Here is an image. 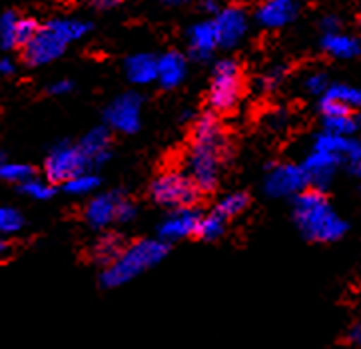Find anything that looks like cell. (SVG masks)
<instances>
[{
	"label": "cell",
	"instance_id": "obj_1",
	"mask_svg": "<svg viewBox=\"0 0 361 349\" xmlns=\"http://www.w3.org/2000/svg\"><path fill=\"white\" fill-rule=\"evenodd\" d=\"M228 154V138L214 112H204L194 122L192 144L186 154L188 176L196 182L200 192H212L220 180L221 162Z\"/></svg>",
	"mask_w": 361,
	"mask_h": 349
},
{
	"label": "cell",
	"instance_id": "obj_2",
	"mask_svg": "<svg viewBox=\"0 0 361 349\" xmlns=\"http://www.w3.org/2000/svg\"><path fill=\"white\" fill-rule=\"evenodd\" d=\"M293 220L310 242H338L348 232V221L339 218L322 190H303L293 200Z\"/></svg>",
	"mask_w": 361,
	"mask_h": 349
},
{
	"label": "cell",
	"instance_id": "obj_3",
	"mask_svg": "<svg viewBox=\"0 0 361 349\" xmlns=\"http://www.w3.org/2000/svg\"><path fill=\"white\" fill-rule=\"evenodd\" d=\"M90 32V24L76 18H54L40 26L38 35L24 47V60L30 66H44L64 54L66 47Z\"/></svg>",
	"mask_w": 361,
	"mask_h": 349
},
{
	"label": "cell",
	"instance_id": "obj_4",
	"mask_svg": "<svg viewBox=\"0 0 361 349\" xmlns=\"http://www.w3.org/2000/svg\"><path fill=\"white\" fill-rule=\"evenodd\" d=\"M166 254H168V244L160 238L158 240H138L134 244L126 245L116 262L106 266L104 271L100 274V283L108 290L120 288L134 278H138L146 269L160 264Z\"/></svg>",
	"mask_w": 361,
	"mask_h": 349
},
{
	"label": "cell",
	"instance_id": "obj_5",
	"mask_svg": "<svg viewBox=\"0 0 361 349\" xmlns=\"http://www.w3.org/2000/svg\"><path fill=\"white\" fill-rule=\"evenodd\" d=\"M200 188L196 182L182 170H166L158 174L150 184V196L164 208H190L200 198Z\"/></svg>",
	"mask_w": 361,
	"mask_h": 349
},
{
	"label": "cell",
	"instance_id": "obj_6",
	"mask_svg": "<svg viewBox=\"0 0 361 349\" xmlns=\"http://www.w3.org/2000/svg\"><path fill=\"white\" fill-rule=\"evenodd\" d=\"M242 98V68L235 60H220L212 74L208 104L214 112H232Z\"/></svg>",
	"mask_w": 361,
	"mask_h": 349
},
{
	"label": "cell",
	"instance_id": "obj_7",
	"mask_svg": "<svg viewBox=\"0 0 361 349\" xmlns=\"http://www.w3.org/2000/svg\"><path fill=\"white\" fill-rule=\"evenodd\" d=\"M92 166L78 144L62 142L48 152L44 160V176L52 184H66L71 178L88 172Z\"/></svg>",
	"mask_w": 361,
	"mask_h": 349
},
{
	"label": "cell",
	"instance_id": "obj_8",
	"mask_svg": "<svg viewBox=\"0 0 361 349\" xmlns=\"http://www.w3.org/2000/svg\"><path fill=\"white\" fill-rule=\"evenodd\" d=\"M310 178L305 174L303 166L295 164H276L268 166V176L264 182V190L271 198H290L298 196L303 190H307Z\"/></svg>",
	"mask_w": 361,
	"mask_h": 349
},
{
	"label": "cell",
	"instance_id": "obj_9",
	"mask_svg": "<svg viewBox=\"0 0 361 349\" xmlns=\"http://www.w3.org/2000/svg\"><path fill=\"white\" fill-rule=\"evenodd\" d=\"M104 122L110 130L120 134H136L142 124L140 94L126 92L114 98L104 110Z\"/></svg>",
	"mask_w": 361,
	"mask_h": 349
},
{
	"label": "cell",
	"instance_id": "obj_10",
	"mask_svg": "<svg viewBox=\"0 0 361 349\" xmlns=\"http://www.w3.org/2000/svg\"><path fill=\"white\" fill-rule=\"evenodd\" d=\"M200 220L202 214L194 206L190 208H176L172 209L158 226V238L164 240L166 244L178 242L190 235H198Z\"/></svg>",
	"mask_w": 361,
	"mask_h": 349
},
{
	"label": "cell",
	"instance_id": "obj_11",
	"mask_svg": "<svg viewBox=\"0 0 361 349\" xmlns=\"http://www.w3.org/2000/svg\"><path fill=\"white\" fill-rule=\"evenodd\" d=\"M124 200L122 192H106L94 196L84 209V220L94 230H104L110 224L118 221V209Z\"/></svg>",
	"mask_w": 361,
	"mask_h": 349
},
{
	"label": "cell",
	"instance_id": "obj_12",
	"mask_svg": "<svg viewBox=\"0 0 361 349\" xmlns=\"http://www.w3.org/2000/svg\"><path fill=\"white\" fill-rule=\"evenodd\" d=\"M214 24L218 28L220 47L233 48L247 32V14L240 6H228L216 14Z\"/></svg>",
	"mask_w": 361,
	"mask_h": 349
},
{
	"label": "cell",
	"instance_id": "obj_13",
	"mask_svg": "<svg viewBox=\"0 0 361 349\" xmlns=\"http://www.w3.org/2000/svg\"><path fill=\"white\" fill-rule=\"evenodd\" d=\"M341 162L338 154L324 150H314L305 160H303V170L310 178V184L317 190H324L329 186L331 178L336 174V168Z\"/></svg>",
	"mask_w": 361,
	"mask_h": 349
},
{
	"label": "cell",
	"instance_id": "obj_14",
	"mask_svg": "<svg viewBox=\"0 0 361 349\" xmlns=\"http://www.w3.org/2000/svg\"><path fill=\"white\" fill-rule=\"evenodd\" d=\"M188 47L190 54L198 60H208L214 54V50L220 47V36L214 20L194 24L188 30Z\"/></svg>",
	"mask_w": 361,
	"mask_h": 349
},
{
	"label": "cell",
	"instance_id": "obj_15",
	"mask_svg": "<svg viewBox=\"0 0 361 349\" xmlns=\"http://www.w3.org/2000/svg\"><path fill=\"white\" fill-rule=\"evenodd\" d=\"M314 150H324L338 154L341 160H350L351 164H357L361 160V142L350 136H339L324 130L314 140Z\"/></svg>",
	"mask_w": 361,
	"mask_h": 349
},
{
	"label": "cell",
	"instance_id": "obj_16",
	"mask_svg": "<svg viewBox=\"0 0 361 349\" xmlns=\"http://www.w3.org/2000/svg\"><path fill=\"white\" fill-rule=\"evenodd\" d=\"M110 144H112V134L108 126H96L84 138L78 142L80 150L86 154L90 166H102L110 160Z\"/></svg>",
	"mask_w": 361,
	"mask_h": 349
},
{
	"label": "cell",
	"instance_id": "obj_17",
	"mask_svg": "<svg viewBox=\"0 0 361 349\" xmlns=\"http://www.w3.org/2000/svg\"><path fill=\"white\" fill-rule=\"evenodd\" d=\"M298 14V0H266L256 12L257 23L266 28H281Z\"/></svg>",
	"mask_w": 361,
	"mask_h": 349
},
{
	"label": "cell",
	"instance_id": "obj_18",
	"mask_svg": "<svg viewBox=\"0 0 361 349\" xmlns=\"http://www.w3.org/2000/svg\"><path fill=\"white\" fill-rule=\"evenodd\" d=\"M124 72H126V78L132 84H138V86L158 82V59L148 54V52L132 54L130 59H126Z\"/></svg>",
	"mask_w": 361,
	"mask_h": 349
},
{
	"label": "cell",
	"instance_id": "obj_19",
	"mask_svg": "<svg viewBox=\"0 0 361 349\" xmlns=\"http://www.w3.org/2000/svg\"><path fill=\"white\" fill-rule=\"evenodd\" d=\"M186 59L180 52H166L158 59V82L166 90H172L176 86H180L186 78Z\"/></svg>",
	"mask_w": 361,
	"mask_h": 349
},
{
	"label": "cell",
	"instance_id": "obj_20",
	"mask_svg": "<svg viewBox=\"0 0 361 349\" xmlns=\"http://www.w3.org/2000/svg\"><path fill=\"white\" fill-rule=\"evenodd\" d=\"M322 47L326 50L329 56L334 59H355L361 52V44L357 38H353L350 35H343V32H327L324 35V40H322Z\"/></svg>",
	"mask_w": 361,
	"mask_h": 349
},
{
	"label": "cell",
	"instance_id": "obj_21",
	"mask_svg": "<svg viewBox=\"0 0 361 349\" xmlns=\"http://www.w3.org/2000/svg\"><path fill=\"white\" fill-rule=\"evenodd\" d=\"M124 252V242L116 233H102L92 245V259L100 266H110Z\"/></svg>",
	"mask_w": 361,
	"mask_h": 349
},
{
	"label": "cell",
	"instance_id": "obj_22",
	"mask_svg": "<svg viewBox=\"0 0 361 349\" xmlns=\"http://www.w3.org/2000/svg\"><path fill=\"white\" fill-rule=\"evenodd\" d=\"M226 216H221L218 209H214L210 214L202 216L200 220V228H198V238L204 240V242H214L224 235L226 232Z\"/></svg>",
	"mask_w": 361,
	"mask_h": 349
},
{
	"label": "cell",
	"instance_id": "obj_23",
	"mask_svg": "<svg viewBox=\"0 0 361 349\" xmlns=\"http://www.w3.org/2000/svg\"><path fill=\"white\" fill-rule=\"evenodd\" d=\"M18 20H20V16L12 11L4 12L2 18H0V47L4 48V50L18 48V44H16Z\"/></svg>",
	"mask_w": 361,
	"mask_h": 349
},
{
	"label": "cell",
	"instance_id": "obj_24",
	"mask_svg": "<svg viewBox=\"0 0 361 349\" xmlns=\"http://www.w3.org/2000/svg\"><path fill=\"white\" fill-rule=\"evenodd\" d=\"M98 186H100L98 176H94L92 172H82V174L71 178L64 184V190L68 194H74V196H88V194H92L94 190H98Z\"/></svg>",
	"mask_w": 361,
	"mask_h": 349
},
{
	"label": "cell",
	"instance_id": "obj_25",
	"mask_svg": "<svg viewBox=\"0 0 361 349\" xmlns=\"http://www.w3.org/2000/svg\"><path fill=\"white\" fill-rule=\"evenodd\" d=\"M247 206H250V196L245 192H232L218 202L216 209L226 218H233V216H240Z\"/></svg>",
	"mask_w": 361,
	"mask_h": 349
},
{
	"label": "cell",
	"instance_id": "obj_26",
	"mask_svg": "<svg viewBox=\"0 0 361 349\" xmlns=\"http://www.w3.org/2000/svg\"><path fill=\"white\" fill-rule=\"evenodd\" d=\"M324 96H329L341 104L350 106L351 110L361 106V90L355 86H350V84H331Z\"/></svg>",
	"mask_w": 361,
	"mask_h": 349
},
{
	"label": "cell",
	"instance_id": "obj_27",
	"mask_svg": "<svg viewBox=\"0 0 361 349\" xmlns=\"http://www.w3.org/2000/svg\"><path fill=\"white\" fill-rule=\"evenodd\" d=\"M0 176H2V180H6V182H12V184H24L26 180H30V178H35V172H32V168L28 166V164H20V162H6L2 164V168H0Z\"/></svg>",
	"mask_w": 361,
	"mask_h": 349
},
{
	"label": "cell",
	"instance_id": "obj_28",
	"mask_svg": "<svg viewBox=\"0 0 361 349\" xmlns=\"http://www.w3.org/2000/svg\"><path fill=\"white\" fill-rule=\"evenodd\" d=\"M20 190H23V194H26L28 198L38 200V202L54 196V184L48 182V180L47 182H44V180H38V178L26 180L24 184H20Z\"/></svg>",
	"mask_w": 361,
	"mask_h": 349
},
{
	"label": "cell",
	"instance_id": "obj_29",
	"mask_svg": "<svg viewBox=\"0 0 361 349\" xmlns=\"http://www.w3.org/2000/svg\"><path fill=\"white\" fill-rule=\"evenodd\" d=\"M324 130L331 132V134H339V136H351L357 128V122L355 118L348 116H329L324 118Z\"/></svg>",
	"mask_w": 361,
	"mask_h": 349
},
{
	"label": "cell",
	"instance_id": "obj_30",
	"mask_svg": "<svg viewBox=\"0 0 361 349\" xmlns=\"http://www.w3.org/2000/svg\"><path fill=\"white\" fill-rule=\"evenodd\" d=\"M24 218L18 209L14 208H2L0 209V232L11 235L23 230Z\"/></svg>",
	"mask_w": 361,
	"mask_h": 349
},
{
	"label": "cell",
	"instance_id": "obj_31",
	"mask_svg": "<svg viewBox=\"0 0 361 349\" xmlns=\"http://www.w3.org/2000/svg\"><path fill=\"white\" fill-rule=\"evenodd\" d=\"M38 30H40V26L35 18H20L18 20V32H16V44L24 48L38 35Z\"/></svg>",
	"mask_w": 361,
	"mask_h": 349
},
{
	"label": "cell",
	"instance_id": "obj_32",
	"mask_svg": "<svg viewBox=\"0 0 361 349\" xmlns=\"http://www.w3.org/2000/svg\"><path fill=\"white\" fill-rule=\"evenodd\" d=\"M319 108H322V114H324V118H329V116H348V114H351L350 106L341 104V102H338V100H334V98H329V96H322V102H319Z\"/></svg>",
	"mask_w": 361,
	"mask_h": 349
},
{
	"label": "cell",
	"instance_id": "obj_33",
	"mask_svg": "<svg viewBox=\"0 0 361 349\" xmlns=\"http://www.w3.org/2000/svg\"><path fill=\"white\" fill-rule=\"evenodd\" d=\"M329 86H331V84L327 82V76L326 74H322V72H314V74H310V76H307V80H305V88H307L312 94H315V96H324Z\"/></svg>",
	"mask_w": 361,
	"mask_h": 349
},
{
	"label": "cell",
	"instance_id": "obj_34",
	"mask_svg": "<svg viewBox=\"0 0 361 349\" xmlns=\"http://www.w3.org/2000/svg\"><path fill=\"white\" fill-rule=\"evenodd\" d=\"M134 216H136V206L128 198H124L120 204V209H118V221L124 224V221L134 220Z\"/></svg>",
	"mask_w": 361,
	"mask_h": 349
},
{
	"label": "cell",
	"instance_id": "obj_35",
	"mask_svg": "<svg viewBox=\"0 0 361 349\" xmlns=\"http://www.w3.org/2000/svg\"><path fill=\"white\" fill-rule=\"evenodd\" d=\"M283 72H286L283 66H276V68L269 70L268 74L264 76V80H262L264 82V86H266V88H276L281 82V78H283Z\"/></svg>",
	"mask_w": 361,
	"mask_h": 349
},
{
	"label": "cell",
	"instance_id": "obj_36",
	"mask_svg": "<svg viewBox=\"0 0 361 349\" xmlns=\"http://www.w3.org/2000/svg\"><path fill=\"white\" fill-rule=\"evenodd\" d=\"M72 86H74V84H72L71 80H56L48 86V92L54 94V96H62V94L71 92Z\"/></svg>",
	"mask_w": 361,
	"mask_h": 349
},
{
	"label": "cell",
	"instance_id": "obj_37",
	"mask_svg": "<svg viewBox=\"0 0 361 349\" xmlns=\"http://www.w3.org/2000/svg\"><path fill=\"white\" fill-rule=\"evenodd\" d=\"M322 28H324V32H338L339 30V18L338 16H324V20H322Z\"/></svg>",
	"mask_w": 361,
	"mask_h": 349
},
{
	"label": "cell",
	"instance_id": "obj_38",
	"mask_svg": "<svg viewBox=\"0 0 361 349\" xmlns=\"http://www.w3.org/2000/svg\"><path fill=\"white\" fill-rule=\"evenodd\" d=\"M124 0H90V4L96 8H114L118 4H122Z\"/></svg>",
	"mask_w": 361,
	"mask_h": 349
},
{
	"label": "cell",
	"instance_id": "obj_39",
	"mask_svg": "<svg viewBox=\"0 0 361 349\" xmlns=\"http://www.w3.org/2000/svg\"><path fill=\"white\" fill-rule=\"evenodd\" d=\"M350 341L353 345L361 348V322L360 324H355V326L350 329Z\"/></svg>",
	"mask_w": 361,
	"mask_h": 349
},
{
	"label": "cell",
	"instance_id": "obj_40",
	"mask_svg": "<svg viewBox=\"0 0 361 349\" xmlns=\"http://www.w3.org/2000/svg\"><path fill=\"white\" fill-rule=\"evenodd\" d=\"M14 62H12L11 59H2V62H0V72L4 74V76H11V74H14Z\"/></svg>",
	"mask_w": 361,
	"mask_h": 349
},
{
	"label": "cell",
	"instance_id": "obj_41",
	"mask_svg": "<svg viewBox=\"0 0 361 349\" xmlns=\"http://www.w3.org/2000/svg\"><path fill=\"white\" fill-rule=\"evenodd\" d=\"M204 8L208 12H218V4H216L214 0H206V2H204Z\"/></svg>",
	"mask_w": 361,
	"mask_h": 349
},
{
	"label": "cell",
	"instance_id": "obj_42",
	"mask_svg": "<svg viewBox=\"0 0 361 349\" xmlns=\"http://www.w3.org/2000/svg\"><path fill=\"white\" fill-rule=\"evenodd\" d=\"M162 2H166V4H184L188 0H162Z\"/></svg>",
	"mask_w": 361,
	"mask_h": 349
},
{
	"label": "cell",
	"instance_id": "obj_43",
	"mask_svg": "<svg viewBox=\"0 0 361 349\" xmlns=\"http://www.w3.org/2000/svg\"><path fill=\"white\" fill-rule=\"evenodd\" d=\"M353 168H355V172H357V176H361V160L357 164H353Z\"/></svg>",
	"mask_w": 361,
	"mask_h": 349
},
{
	"label": "cell",
	"instance_id": "obj_44",
	"mask_svg": "<svg viewBox=\"0 0 361 349\" xmlns=\"http://www.w3.org/2000/svg\"><path fill=\"white\" fill-rule=\"evenodd\" d=\"M355 122H357V128H361V114L360 116H355Z\"/></svg>",
	"mask_w": 361,
	"mask_h": 349
},
{
	"label": "cell",
	"instance_id": "obj_45",
	"mask_svg": "<svg viewBox=\"0 0 361 349\" xmlns=\"http://www.w3.org/2000/svg\"><path fill=\"white\" fill-rule=\"evenodd\" d=\"M360 26H361V16H360Z\"/></svg>",
	"mask_w": 361,
	"mask_h": 349
}]
</instances>
